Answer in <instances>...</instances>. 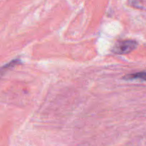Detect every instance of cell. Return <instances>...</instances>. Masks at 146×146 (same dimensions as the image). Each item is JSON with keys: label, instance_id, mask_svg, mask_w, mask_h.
<instances>
[{"label": "cell", "instance_id": "obj_1", "mask_svg": "<svg viewBox=\"0 0 146 146\" xmlns=\"http://www.w3.org/2000/svg\"><path fill=\"white\" fill-rule=\"evenodd\" d=\"M138 43L133 40H124L118 41L114 46L113 51L117 54H126L136 48Z\"/></svg>", "mask_w": 146, "mask_h": 146}, {"label": "cell", "instance_id": "obj_2", "mask_svg": "<svg viewBox=\"0 0 146 146\" xmlns=\"http://www.w3.org/2000/svg\"><path fill=\"white\" fill-rule=\"evenodd\" d=\"M124 78L126 80H133V79H141L146 81V71L136 73V74H128L124 76Z\"/></svg>", "mask_w": 146, "mask_h": 146}, {"label": "cell", "instance_id": "obj_3", "mask_svg": "<svg viewBox=\"0 0 146 146\" xmlns=\"http://www.w3.org/2000/svg\"><path fill=\"white\" fill-rule=\"evenodd\" d=\"M19 62V59H16V60H13L11 61V62L9 63L7 65L4 66V68H8V67H11V66H13L14 64H18Z\"/></svg>", "mask_w": 146, "mask_h": 146}]
</instances>
